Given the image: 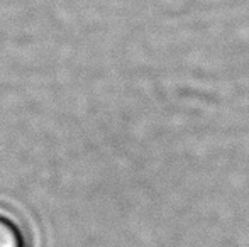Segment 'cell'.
Segmentation results:
<instances>
[{
    "instance_id": "cell-1",
    "label": "cell",
    "mask_w": 249,
    "mask_h": 247,
    "mask_svg": "<svg viewBox=\"0 0 249 247\" xmlns=\"http://www.w3.org/2000/svg\"><path fill=\"white\" fill-rule=\"evenodd\" d=\"M0 247H27L22 229L5 215H0Z\"/></svg>"
}]
</instances>
